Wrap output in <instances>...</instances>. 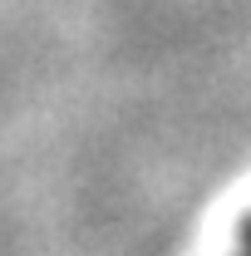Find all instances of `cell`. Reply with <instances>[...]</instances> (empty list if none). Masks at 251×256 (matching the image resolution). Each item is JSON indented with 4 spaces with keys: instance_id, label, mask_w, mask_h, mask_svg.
<instances>
[{
    "instance_id": "6da1fadb",
    "label": "cell",
    "mask_w": 251,
    "mask_h": 256,
    "mask_svg": "<svg viewBox=\"0 0 251 256\" xmlns=\"http://www.w3.org/2000/svg\"><path fill=\"white\" fill-rule=\"evenodd\" d=\"M242 256H251V222L242 226Z\"/></svg>"
}]
</instances>
